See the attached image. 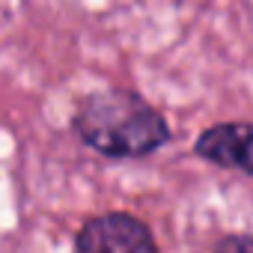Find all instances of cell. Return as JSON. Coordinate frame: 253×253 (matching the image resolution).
I'll list each match as a JSON object with an SVG mask.
<instances>
[{"instance_id": "6da1fadb", "label": "cell", "mask_w": 253, "mask_h": 253, "mask_svg": "<svg viewBox=\"0 0 253 253\" xmlns=\"http://www.w3.org/2000/svg\"><path fill=\"white\" fill-rule=\"evenodd\" d=\"M75 128L86 146L110 158H143L170 137L161 113L125 89L89 95L75 116Z\"/></svg>"}, {"instance_id": "7a4b0ae2", "label": "cell", "mask_w": 253, "mask_h": 253, "mask_svg": "<svg viewBox=\"0 0 253 253\" xmlns=\"http://www.w3.org/2000/svg\"><path fill=\"white\" fill-rule=\"evenodd\" d=\"M75 253H158L152 232L131 214L110 211L89 217L78 238Z\"/></svg>"}, {"instance_id": "3957f363", "label": "cell", "mask_w": 253, "mask_h": 253, "mask_svg": "<svg viewBox=\"0 0 253 253\" xmlns=\"http://www.w3.org/2000/svg\"><path fill=\"white\" fill-rule=\"evenodd\" d=\"M197 152L217 167H232L253 176V125L250 122L214 125L197 140Z\"/></svg>"}, {"instance_id": "277c9868", "label": "cell", "mask_w": 253, "mask_h": 253, "mask_svg": "<svg viewBox=\"0 0 253 253\" xmlns=\"http://www.w3.org/2000/svg\"><path fill=\"white\" fill-rule=\"evenodd\" d=\"M214 253H253V235H229L214 247Z\"/></svg>"}]
</instances>
